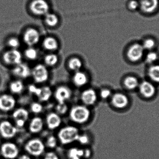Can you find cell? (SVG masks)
<instances>
[{
	"mask_svg": "<svg viewBox=\"0 0 159 159\" xmlns=\"http://www.w3.org/2000/svg\"><path fill=\"white\" fill-rule=\"evenodd\" d=\"M80 133L79 129L77 127L68 125L60 129L58 133L57 139L63 145H69L77 142Z\"/></svg>",
	"mask_w": 159,
	"mask_h": 159,
	"instance_id": "cell-1",
	"label": "cell"
},
{
	"mask_svg": "<svg viewBox=\"0 0 159 159\" xmlns=\"http://www.w3.org/2000/svg\"><path fill=\"white\" fill-rule=\"evenodd\" d=\"M91 111L88 106L76 105L73 106L69 112L70 119L77 124H83L89 121L91 116Z\"/></svg>",
	"mask_w": 159,
	"mask_h": 159,
	"instance_id": "cell-2",
	"label": "cell"
},
{
	"mask_svg": "<svg viewBox=\"0 0 159 159\" xmlns=\"http://www.w3.org/2000/svg\"><path fill=\"white\" fill-rule=\"evenodd\" d=\"M25 151L31 157H41L45 151V144L40 139L33 138L26 143L24 146Z\"/></svg>",
	"mask_w": 159,
	"mask_h": 159,
	"instance_id": "cell-3",
	"label": "cell"
},
{
	"mask_svg": "<svg viewBox=\"0 0 159 159\" xmlns=\"http://www.w3.org/2000/svg\"><path fill=\"white\" fill-rule=\"evenodd\" d=\"M31 75L36 83L41 84L46 82L49 78V72L46 66L38 64L31 71Z\"/></svg>",
	"mask_w": 159,
	"mask_h": 159,
	"instance_id": "cell-4",
	"label": "cell"
},
{
	"mask_svg": "<svg viewBox=\"0 0 159 159\" xmlns=\"http://www.w3.org/2000/svg\"><path fill=\"white\" fill-rule=\"evenodd\" d=\"M0 153L5 159H15L18 157L19 149L16 144L7 142L1 146Z\"/></svg>",
	"mask_w": 159,
	"mask_h": 159,
	"instance_id": "cell-5",
	"label": "cell"
},
{
	"mask_svg": "<svg viewBox=\"0 0 159 159\" xmlns=\"http://www.w3.org/2000/svg\"><path fill=\"white\" fill-rule=\"evenodd\" d=\"M49 4L46 0H33L30 4L32 13L36 16H45L49 12Z\"/></svg>",
	"mask_w": 159,
	"mask_h": 159,
	"instance_id": "cell-6",
	"label": "cell"
},
{
	"mask_svg": "<svg viewBox=\"0 0 159 159\" xmlns=\"http://www.w3.org/2000/svg\"><path fill=\"white\" fill-rule=\"evenodd\" d=\"M18 129L15 125L7 120H3L0 123V134L4 139L14 138L17 133Z\"/></svg>",
	"mask_w": 159,
	"mask_h": 159,
	"instance_id": "cell-7",
	"label": "cell"
},
{
	"mask_svg": "<svg viewBox=\"0 0 159 159\" xmlns=\"http://www.w3.org/2000/svg\"><path fill=\"white\" fill-rule=\"evenodd\" d=\"M12 116L15 120V126L18 129H21L23 128L27 123L30 114L28 110L25 108H19L14 111Z\"/></svg>",
	"mask_w": 159,
	"mask_h": 159,
	"instance_id": "cell-8",
	"label": "cell"
},
{
	"mask_svg": "<svg viewBox=\"0 0 159 159\" xmlns=\"http://www.w3.org/2000/svg\"><path fill=\"white\" fill-rule=\"evenodd\" d=\"M22 55L20 51L17 49H11L4 53L3 59L8 65H16L21 63Z\"/></svg>",
	"mask_w": 159,
	"mask_h": 159,
	"instance_id": "cell-9",
	"label": "cell"
},
{
	"mask_svg": "<svg viewBox=\"0 0 159 159\" xmlns=\"http://www.w3.org/2000/svg\"><path fill=\"white\" fill-rule=\"evenodd\" d=\"M144 51V49L141 44H133L128 49L127 56L130 61L133 62H136L142 58Z\"/></svg>",
	"mask_w": 159,
	"mask_h": 159,
	"instance_id": "cell-10",
	"label": "cell"
},
{
	"mask_svg": "<svg viewBox=\"0 0 159 159\" xmlns=\"http://www.w3.org/2000/svg\"><path fill=\"white\" fill-rule=\"evenodd\" d=\"M40 35L35 29L30 28L27 29L23 35V40L29 47H33L39 43Z\"/></svg>",
	"mask_w": 159,
	"mask_h": 159,
	"instance_id": "cell-11",
	"label": "cell"
},
{
	"mask_svg": "<svg viewBox=\"0 0 159 159\" xmlns=\"http://www.w3.org/2000/svg\"><path fill=\"white\" fill-rule=\"evenodd\" d=\"M129 98L126 94L117 92L111 96V103L112 106L118 109L126 108L129 104Z\"/></svg>",
	"mask_w": 159,
	"mask_h": 159,
	"instance_id": "cell-12",
	"label": "cell"
},
{
	"mask_svg": "<svg viewBox=\"0 0 159 159\" xmlns=\"http://www.w3.org/2000/svg\"><path fill=\"white\" fill-rule=\"evenodd\" d=\"M15 98L10 94H4L0 96V110L8 112L14 109L16 106Z\"/></svg>",
	"mask_w": 159,
	"mask_h": 159,
	"instance_id": "cell-13",
	"label": "cell"
},
{
	"mask_svg": "<svg viewBox=\"0 0 159 159\" xmlns=\"http://www.w3.org/2000/svg\"><path fill=\"white\" fill-rule=\"evenodd\" d=\"M80 99L84 105L90 106L94 105L96 103L98 96L94 90L91 88L87 89L81 93Z\"/></svg>",
	"mask_w": 159,
	"mask_h": 159,
	"instance_id": "cell-14",
	"label": "cell"
},
{
	"mask_svg": "<svg viewBox=\"0 0 159 159\" xmlns=\"http://www.w3.org/2000/svg\"><path fill=\"white\" fill-rule=\"evenodd\" d=\"M54 95L57 103H64L70 99L72 92L68 87L60 86L56 89Z\"/></svg>",
	"mask_w": 159,
	"mask_h": 159,
	"instance_id": "cell-15",
	"label": "cell"
},
{
	"mask_svg": "<svg viewBox=\"0 0 159 159\" xmlns=\"http://www.w3.org/2000/svg\"><path fill=\"white\" fill-rule=\"evenodd\" d=\"M138 87L141 95L147 99L152 98L156 94V87L154 84L149 81H143L139 84Z\"/></svg>",
	"mask_w": 159,
	"mask_h": 159,
	"instance_id": "cell-16",
	"label": "cell"
},
{
	"mask_svg": "<svg viewBox=\"0 0 159 159\" xmlns=\"http://www.w3.org/2000/svg\"><path fill=\"white\" fill-rule=\"evenodd\" d=\"M62 120L61 115L56 112H51L48 114L46 117L45 123L49 130L57 129L61 125Z\"/></svg>",
	"mask_w": 159,
	"mask_h": 159,
	"instance_id": "cell-17",
	"label": "cell"
},
{
	"mask_svg": "<svg viewBox=\"0 0 159 159\" xmlns=\"http://www.w3.org/2000/svg\"><path fill=\"white\" fill-rule=\"evenodd\" d=\"M13 73L19 78H27L31 75V70L27 64L21 63L15 66L13 70Z\"/></svg>",
	"mask_w": 159,
	"mask_h": 159,
	"instance_id": "cell-18",
	"label": "cell"
},
{
	"mask_svg": "<svg viewBox=\"0 0 159 159\" xmlns=\"http://www.w3.org/2000/svg\"><path fill=\"white\" fill-rule=\"evenodd\" d=\"M140 8L142 11L151 14L155 12L159 6V0H139Z\"/></svg>",
	"mask_w": 159,
	"mask_h": 159,
	"instance_id": "cell-19",
	"label": "cell"
},
{
	"mask_svg": "<svg viewBox=\"0 0 159 159\" xmlns=\"http://www.w3.org/2000/svg\"><path fill=\"white\" fill-rule=\"evenodd\" d=\"M44 126L43 120L40 117L33 118L30 121L29 129L30 132L34 134L39 133L43 129Z\"/></svg>",
	"mask_w": 159,
	"mask_h": 159,
	"instance_id": "cell-20",
	"label": "cell"
},
{
	"mask_svg": "<svg viewBox=\"0 0 159 159\" xmlns=\"http://www.w3.org/2000/svg\"><path fill=\"white\" fill-rule=\"evenodd\" d=\"M73 81L76 87H82L88 83V76L84 72L78 71L74 75Z\"/></svg>",
	"mask_w": 159,
	"mask_h": 159,
	"instance_id": "cell-21",
	"label": "cell"
},
{
	"mask_svg": "<svg viewBox=\"0 0 159 159\" xmlns=\"http://www.w3.org/2000/svg\"><path fill=\"white\" fill-rule=\"evenodd\" d=\"M44 48L49 51H55L59 48V44L57 39L52 36H48L44 39L43 42Z\"/></svg>",
	"mask_w": 159,
	"mask_h": 159,
	"instance_id": "cell-22",
	"label": "cell"
},
{
	"mask_svg": "<svg viewBox=\"0 0 159 159\" xmlns=\"http://www.w3.org/2000/svg\"><path fill=\"white\" fill-rule=\"evenodd\" d=\"M148 75L153 82L159 83V64L151 65L148 70Z\"/></svg>",
	"mask_w": 159,
	"mask_h": 159,
	"instance_id": "cell-23",
	"label": "cell"
},
{
	"mask_svg": "<svg viewBox=\"0 0 159 159\" xmlns=\"http://www.w3.org/2000/svg\"><path fill=\"white\" fill-rule=\"evenodd\" d=\"M52 92L51 88L48 87H41L40 93L37 98L41 102H46L50 100L52 97Z\"/></svg>",
	"mask_w": 159,
	"mask_h": 159,
	"instance_id": "cell-24",
	"label": "cell"
},
{
	"mask_svg": "<svg viewBox=\"0 0 159 159\" xmlns=\"http://www.w3.org/2000/svg\"><path fill=\"white\" fill-rule=\"evenodd\" d=\"M139 82L135 77L128 76L124 80V85L125 87L130 90L135 89L139 87Z\"/></svg>",
	"mask_w": 159,
	"mask_h": 159,
	"instance_id": "cell-25",
	"label": "cell"
},
{
	"mask_svg": "<svg viewBox=\"0 0 159 159\" xmlns=\"http://www.w3.org/2000/svg\"><path fill=\"white\" fill-rule=\"evenodd\" d=\"M24 88V84L20 80H16L11 82L9 86L10 91L14 94H18L23 91Z\"/></svg>",
	"mask_w": 159,
	"mask_h": 159,
	"instance_id": "cell-26",
	"label": "cell"
},
{
	"mask_svg": "<svg viewBox=\"0 0 159 159\" xmlns=\"http://www.w3.org/2000/svg\"><path fill=\"white\" fill-rule=\"evenodd\" d=\"M45 22L50 27H56L59 22L58 17L53 13H48L45 16Z\"/></svg>",
	"mask_w": 159,
	"mask_h": 159,
	"instance_id": "cell-27",
	"label": "cell"
},
{
	"mask_svg": "<svg viewBox=\"0 0 159 159\" xmlns=\"http://www.w3.org/2000/svg\"><path fill=\"white\" fill-rule=\"evenodd\" d=\"M69 159H83V149L79 147H72L68 152Z\"/></svg>",
	"mask_w": 159,
	"mask_h": 159,
	"instance_id": "cell-28",
	"label": "cell"
},
{
	"mask_svg": "<svg viewBox=\"0 0 159 159\" xmlns=\"http://www.w3.org/2000/svg\"><path fill=\"white\" fill-rule=\"evenodd\" d=\"M83 63L81 60L78 58H73L69 60L68 66L72 71L78 72L82 68Z\"/></svg>",
	"mask_w": 159,
	"mask_h": 159,
	"instance_id": "cell-29",
	"label": "cell"
},
{
	"mask_svg": "<svg viewBox=\"0 0 159 159\" xmlns=\"http://www.w3.org/2000/svg\"><path fill=\"white\" fill-rule=\"evenodd\" d=\"M58 57L55 54H48L45 57L44 60L45 63L48 66H54L58 62Z\"/></svg>",
	"mask_w": 159,
	"mask_h": 159,
	"instance_id": "cell-30",
	"label": "cell"
},
{
	"mask_svg": "<svg viewBox=\"0 0 159 159\" xmlns=\"http://www.w3.org/2000/svg\"><path fill=\"white\" fill-rule=\"evenodd\" d=\"M25 57L29 60H34L37 58L38 57V52L37 50L33 47H30L25 50L24 52Z\"/></svg>",
	"mask_w": 159,
	"mask_h": 159,
	"instance_id": "cell-31",
	"label": "cell"
},
{
	"mask_svg": "<svg viewBox=\"0 0 159 159\" xmlns=\"http://www.w3.org/2000/svg\"><path fill=\"white\" fill-rule=\"evenodd\" d=\"M58 142L57 138L56 136L54 135H50L47 138L45 146L48 148L53 149L57 147Z\"/></svg>",
	"mask_w": 159,
	"mask_h": 159,
	"instance_id": "cell-32",
	"label": "cell"
},
{
	"mask_svg": "<svg viewBox=\"0 0 159 159\" xmlns=\"http://www.w3.org/2000/svg\"><path fill=\"white\" fill-rule=\"evenodd\" d=\"M143 47L145 50L148 51H153L156 45V43L155 40L152 38H148L144 41L142 44Z\"/></svg>",
	"mask_w": 159,
	"mask_h": 159,
	"instance_id": "cell-33",
	"label": "cell"
},
{
	"mask_svg": "<svg viewBox=\"0 0 159 159\" xmlns=\"http://www.w3.org/2000/svg\"><path fill=\"white\" fill-rule=\"evenodd\" d=\"M158 58V56L156 52L153 51H149L146 57V62L150 65H152L155 64V63L157 60Z\"/></svg>",
	"mask_w": 159,
	"mask_h": 159,
	"instance_id": "cell-34",
	"label": "cell"
},
{
	"mask_svg": "<svg viewBox=\"0 0 159 159\" xmlns=\"http://www.w3.org/2000/svg\"><path fill=\"white\" fill-rule=\"evenodd\" d=\"M55 109H56V113L59 115H65L69 110L68 106L66 103H58L55 107Z\"/></svg>",
	"mask_w": 159,
	"mask_h": 159,
	"instance_id": "cell-35",
	"label": "cell"
},
{
	"mask_svg": "<svg viewBox=\"0 0 159 159\" xmlns=\"http://www.w3.org/2000/svg\"><path fill=\"white\" fill-rule=\"evenodd\" d=\"M43 107L42 104L38 102L32 103L30 105V110L33 114H39L43 112Z\"/></svg>",
	"mask_w": 159,
	"mask_h": 159,
	"instance_id": "cell-36",
	"label": "cell"
},
{
	"mask_svg": "<svg viewBox=\"0 0 159 159\" xmlns=\"http://www.w3.org/2000/svg\"><path fill=\"white\" fill-rule=\"evenodd\" d=\"M77 142L81 145L86 146L89 144L90 143V137L86 133H80Z\"/></svg>",
	"mask_w": 159,
	"mask_h": 159,
	"instance_id": "cell-37",
	"label": "cell"
},
{
	"mask_svg": "<svg viewBox=\"0 0 159 159\" xmlns=\"http://www.w3.org/2000/svg\"><path fill=\"white\" fill-rule=\"evenodd\" d=\"M7 44L12 49H17L20 45V42L18 38L16 37H11L7 41Z\"/></svg>",
	"mask_w": 159,
	"mask_h": 159,
	"instance_id": "cell-38",
	"label": "cell"
},
{
	"mask_svg": "<svg viewBox=\"0 0 159 159\" xmlns=\"http://www.w3.org/2000/svg\"><path fill=\"white\" fill-rule=\"evenodd\" d=\"M129 8L131 10H135L140 8V1L138 0H130L128 3Z\"/></svg>",
	"mask_w": 159,
	"mask_h": 159,
	"instance_id": "cell-39",
	"label": "cell"
},
{
	"mask_svg": "<svg viewBox=\"0 0 159 159\" xmlns=\"http://www.w3.org/2000/svg\"><path fill=\"white\" fill-rule=\"evenodd\" d=\"M100 96L104 100H106L112 96V92L108 89H103L100 92Z\"/></svg>",
	"mask_w": 159,
	"mask_h": 159,
	"instance_id": "cell-40",
	"label": "cell"
},
{
	"mask_svg": "<svg viewBox=\"0 0 159 159\" xmlns=\"http://www.w3.org/2000/svg\"><path fill=\"white\" fill-rule=\"evenodd\" d=\"M43 159H60L57 153L54 151H49L44 154Z\"/></svg>",
	"mask_w": 159,
	"mask_h": 159,
	"instance_id": "cell-41",
	"label": "cell"
},
{
	"mask_svg": "<svg viewBox=\"0 0 159 159\" xmlns=\"http://www.w3.org/2000/svg\"><path fill=\"white\" fill-rule=\"evenodd\" d=\"M40 90H41V88L37 87L34 85H30L29 87V90L30 92L34 94V95L37 97H38L40 93Z\"/></svg>",
	"mask_w": 159,
	"mask_h": 159,
	"instance_id": "cell-42",
	"label": "cell"
},
{
	"mask_svg": "<svg viewBox=\"0 0 159 159\" xmlns=\"http://www.w3.org/2000/svg\"><path fill=\"white\" fill-rule=\"evenodd\" d=\"M92 155V151L89 148L83 149V159H88Z\"/></svg>",
	"mask_w": 159,
	"mask_h": 159,
	"instance_id": "cell-43",
	"label": "cell"
},
{
	"mask_svg": "<svg viewBox=\"0 0 159 159\" xmlns=\"http://www.w3.org/2000/svg\"><path fill=\"white\" fill-rule=\"evenodd\" d=\"M18 159H32L31 157L29 155L27 154H24V155H21L19 157Z\"/></svg>",
	"mask_w": 159,
	"mask_h": 159,
	"instance_id": "cell-44",
	"label": "cell"
},
{
	"mask_svg": "<svg viewBox=\"0 0 159 159\" xmlns=\"http://www.w3.org/2000/svg\"><path fill=\"white\" fill-rule=\"evenodd\" d=\"M1 153H0V158H1Z\"/></svg>",
	"mask_w": 159,
	"mask_h": 159,
	"instance_id": "cell-45",
	"label": "cell"
}]
</instances>
